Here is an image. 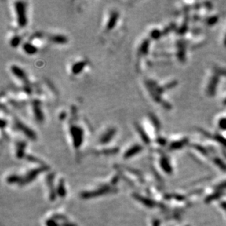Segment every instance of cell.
I'll use <instances>...</instances> for the list:
<instances>
[{
	"label": "cell",
	"instance_id": "cell-1",
	"mask_svg": "<svg viewBox=\"0 0 226 226\" xmlns=\"http://www.w3.org/2000/svg\"><path fill=\"white\" fill-rule=\"evenodd\" d=\"M27 2L24 1H17L14 3V10L16 13L17 24L21 28H24L27 25L28 18L27 13Z\"/></svg>",
	"mask_w": 226,
	"mask_h": 226
},
{
	"label": "cell",
	"instance_id": "cell-2",
	"mask_svg": "<svg viewBox=\"0 0 226 226\" xmlns=\"http://www.w3.org/2000/svg\"><path fill=\"white\" fill-rule=\"evenodd\" d=\"M69 133L73 147L75 149L80 148L81 144L84 141V131L81 126L72 124L69 127Z\"/></svg>",
	"mask_w": 226,
	"mask_h": 226
},
{
	"label": "cell",
	"instance_id": "cell-3",
	"mask_svg": "<svg viewBox=\"0 0 226 226\" xmlns=\"http://www.w3.org/2000/svg\"><path fill=\"white\" fill-rule=\"evenodd\" d=\"M13 123L15 129H16L18 131L23 133V134L26 137H27L29 139H31L32 140H36L37 138L36 133H35L30 127H29L28 125H26L24 122H22L20 118H18L17 116H14Z\"/></svg>",
	"mask_w": 226,
	"mask_h": 226
},
{
	"label": "cell",
	"instance_id": "cell-4",
	"mask_svg": "<svg viewBox=\"0 0 226 226\" xmlns=\"http://www.w3.org/2000/svg\"><path fill=\"white\" fill-rule=\"evenodd\" d=\"M31 110L37 122H42L45 119L43 112L41 108V103L38 100H34L31 103Z\"/></svg>",
	"mask_w": 226,
	"mask_h": 226
},
{
	"label": "cell",
	"instance_id": "cell-5",
	"mask_svg": "<svg viewBox=\"0 0 226 226\" xmlns=\"http://www.w3.org/2000/svg\"><path fill=\"white\" fill-rule=\"evenodd\" d=\"M116 132H117V130H116V129L115 127H109L105 132L102 133L101 136L99 138L100 144L104 145V144H107L108 143H110L113 140V138H114L115 136H116Z\"/></svg>",
	"mask_w": 226,
	"mask_h": 226
},
{
	"label": "cell",
	"instance_id": "cell-6",
	"mask_svg": "<svg viewBox=\"0 0 226 226\" xmlns=\"http://www.w3.org/2000/svg\"><path fill=\"white\" fill-rule=\"evenodd\" d=\"M10 71L11 73L13 74L14 76L17 78L18 79H19V80L24 81L25 83H28V78H27V73L19 66L16 65V64H13L10 67Z\"/></svg>",
	"mask_w": 226,
	"mask_h": 226
},
{
	"label": "cell",
	"instance_id": "cell-7",
	"mask_svg": "<svg viewBox=\"0 0 226 226\" xmlns=\"http://www.w3.org/2000/svg\"><path fill=\"white\" fill-rule=\"evenodd\" d=\"M118 18H119V13L118 11L112 10L109 14L108 21L106 24V29L107 30H112L115 28L117 24Z\"/></svg>",
	"mask_w": 226,
	"mask_h": 226
},
{
	"label": "cell",
	"instance_id": "cell-8",
	"mask_svg": "<svg viewBox=\"0 0 226 226\" xmlns=\"http://www.w3.org/2000/svg\"><path fill=\"white\" fill-rule=\"evenodd\" d=\"M86 66V62L85 61H78L75 62L71 67V73L73 75H79Z\"/></svg>",
	"mask_w": 226,
	"mask_h": 226
},
{
	"label": "cell",
	"instance_id": "cell-9",
	"mask_svg": "<svg viewBox=\"0 0 226 226\" xmlns=\"http://www.w3.org/2000/svg\"><path fill=\"white\" fill-rule=\"evenodd\" d=\"M22 49L28 55H34L38 51V47L31 42H26L22 45Z\"/></svg>",
	"mask_w": 226,
	"mask_h": 226
},
{
	"label": "cell",
	"instance_id": "cell-10",
	"mask_svg": "<svg viewBox=\"0 0 226 226\" xmlns=\"http://www.w3.org/2000/svg\"><path fill=\"white\" fill-rule=\"evenodd\" d=\"M49 40L53 43L59 44V45H64L68 42V39L66 36L63 35L57 34L52 35L49 37Z\"/></svg>",
	"mask_w": 226,
	"mask_h": 226
},
{
	"label": "cell",
	"instance_id": "cell-11",
	"mask_svg": "<svg viewBox=\"0 0 226 226\" xmlns=\"http://www.w3.org/2000/svg\"><path fill=\"white\" fill-rule=\"evenodd\" d=\"M142 149H143L142 146L139 145V144L133 145L125 151L124 157H125V158H129V157L134 156V155H136V154L140 152V151L142 150Z\"/></svg>",
	"mask_w": 226,
	"mask_h": 226
},
{
	"label": "cell",
	"instance_id": "cell-12",
	"mask_svg": "<svg viewBox=\"0 0 226 226\" xmlns=\"http://www.w3.org/2000/svg\"><path fill=\"white\" fill-rule=\"evenodd\" d=\"M136 127L137 132H138V134H139V136L140 138H141L143 141L146 144H149L150 143V138H149V137L148 136V134L146 133L145 129L143 128L140 125H138V124H136Z\"/></svg>",
	"mask_w": 226,
	"mask_h": 226
},
{
	"label": "cell",
	"instance_id": "cell-13",
	"mask_svg": "<svg viewBox=\"0 0 226 226\" xmlns=\"http://www.w3.org/2000/svg\"><path fill=\"white\" fill-rule=\"evenodd\" d=\"M149 43L150 41L149 39H146L140 44L139 49H138V53L141 56H146L147 55L148 51H149Z\"/></svg>",
	"mask_w": 226,
	"mask_h": 226
},
{
	"label": "cell",
	"instance_id": "cell-14",
	"mask_svg": "<svg viewBox=\"0 0 226 226\" xmlns=\"http://www.w3.org/2000/svg\"><path fill=\"white\" fill-rule=\"evenodd\" d=\"M27 146V143L25 141H18L16 144V154L18 157H21L24 154V151Z\"/></svg>",
	"mask_w": 226,
	"mask_h": 226
},
{
	"label": "cell",
	"instance_id": "cell-15",
	"mask_svg": "<svg viewBox=\"0 0 226 226\" xmlns=\"http://www.w3.org/2000/svg\"><path fill=\"white\" fill-rule=\"evenodd\" d=\"M217 85V78L216 76L214 77L212 79V81H210V84H209L208 86V94L210 96H212L214 94V92H215V87Z\"/></svg>",
	"mask_w": 226,
	"mask_h": 226
},
{
	"label": "cell",
	"instance_id": "cell-16",
	"mask_svg": "<svg viewBox=\"0 0 226 226\" xmlns=\"http://www.w3.org/2000/svg\"><path fill=\"white\" fill-rule=\"evenodd\" d=\"M21 40H22V38L21 36H19L18 35H15V36L13 37L10 40V44L11 47H13V48L18 47V46L21 44Z\"/></svg>",
	"mask_w": 226,
	"mask_h": 226
},
{
	"label": "cell",
	"instance_id": "cell-17",
	"mask_svg": "<svg viewBox=\"0 0 226 226\" xmlns=\"http://www.w3.org/2000/svg\"><path fill=\"white\" fill-rule=\"evenodd\" d=\"M150 35H151V37L152 38L157 39L161 36V33H160V30H158V29H154V30L151 31V33H150Z\"/></svg>",
	"mask_w": 226,
	"mask_h": 226
},
{
	"label": "cell",
	"instance_id": "cell-18",
	"mask_svg": "<svg viewBox=\"0 0 226 226\" xmlns=\"http://www.w3.org/2000/svg\"><path fill=\"white\" fill-rule=\"evenodd\" d=\"M219 125L221 128L226 129V119L225 118H222L219 122Z\"/></svg>",
	"mask_w": 226,
	"mask_h": 226
},
{
	"label": "cell",
	"instance_id": "cell-19",
	"mask_svg": "<svg viewBox=\"0 0 226 226\" xmlns=\"http://www.w3.org/2000/svg\"><path fill=\"white\" fill-rule=\"evenodd\" d=\"M225 45L226 46V38H225Z\"/></svg>",
	"mask_w": 226,
	"mask_h": 226
}]
</instances>
